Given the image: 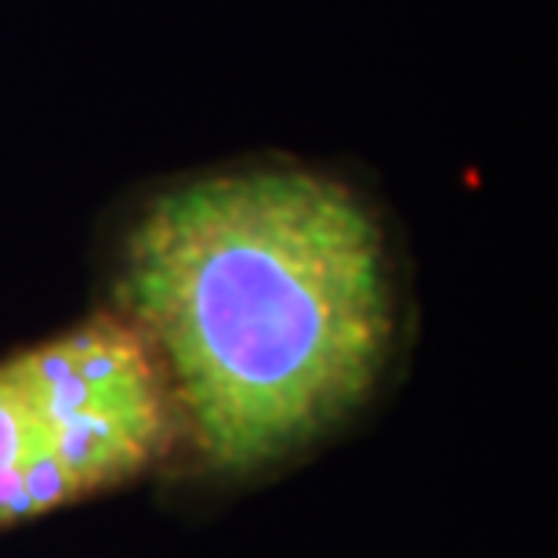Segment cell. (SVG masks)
Returning <instances> with one entry per match:
<instances>
[{"instance_id":"obj_1","label":"cell","mask_w":558,"mask_h":558,"mask_svg":"<svg viewBox=\"0 0 558 558\" xmlns=\"http://www.w3.org/2000/svg\"><path fill=\"white\" fill-rule=\"evenodd\" d=\"M120 301L160 363L178 428L221 475H258L327 439L392 355L377 218L312 167L163 189L124 236Z\"/></svg>"},{"instance_id":"obj_2","label":"cell","mask_w":558,"mask_h":558,"mask_svg":"<svg viewBox=\"0 0 558 558\" xmlns=\"http://www.w3.org/2000/svg\"><path fill=\"white\" fill-rule=\"evenodd\" d=\"M178 414L124 316H92L0 360V530L145 475Z\"/></svg>"}]
</instances>
